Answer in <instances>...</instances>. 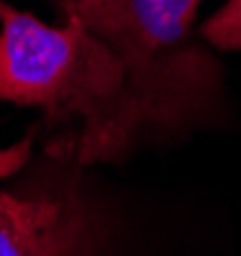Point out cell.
Wrapping results in <instances>:
<instances>
[{
    "label": "cell",
    "instance_id": "obj_1",
    "mask_svg": "<svg viewBox=\"0 0 241 256\" xmlns=\"http://www.w3.org/2000/svg\"><path fill=\"white\" fill-rule=\"evenodd\" d=\"M0 102L79 117V162L120 160L148 124L117 54L76 18L44 23L0 0Z\"/></svg>",
    "mask_w": 241,
    "mask_h": 256
},
{
    "label": "cell",
    "instance_id": "obj_2",
    "mask_svg": "<svg viewBox=\"0 0 241 256\" xmlns=\"http://www.w3.org/2000/svg\"><path fill=\"white\" fill-rule=\"evenodd\" d=\"M203 0H86L58 10L99 36L124 64L148 124L176 127L218 86L214 58L188 44Z\"/></svg>",
    "mask_w": 241,
    "mask_h": 256
},
{
    "label": "cell",
    "instance_id": "obj_3",
    "mask_svg": "<svg viewBox=\"0 0 241 256\" xmlns=\"http://www.w3.org/2000/svg\"><path fill=\"white\" fill-rule=\"evenodd\" d=\"M0 256H86V226L74 200L0 193Z\"/></svg>",
    "mask_w": 241,
    "mask_h": 256
},
{
    "label": "cell",
    "instance_id": "obj_4",
    "mask_svg": "<svg viewBox=\"0 0 241 256\" xmlns=\"http://www.w3.org/2000/svg\"><path fill=\"white\" fill-rule=\"evenodd\" d=\"M203 41L218 51H241V0L226 3L200 26Z\"/></svg>",
    "mask_w": 241,
    "mask_h": 256
},
{
    "label": "cell",
    "instance_id": "obj_5",
    "mask_svg": "<svg viewBox=\"0 0 241 256\" xmlns=\"http://www.w3.org/2000/svg\"><path fill=\"white\" fill-rule=\"evenodd\" d=\"M30 148H33V132L26 134L23 140H18L10 148H0V178L16 175L30 158Z\"/></svg>",
    "mask_w": 241,
    "mask_h": 256
},
{
    "label": "cell",
    "instance_id": "obj_6",
    "mask_svg": "<svg viewBox=\"0 0 241 256\" xmlns=\"http://www.w3.org/2000/svg\"><path fill=\"white\" fill-rule=\"evenodd\" d=\"M82 3H86V0H58V10H64V8H74V6H82Z\"/></svg>",
    "mask_w": 241,
    "mask_h": 256
}]
</instances>
